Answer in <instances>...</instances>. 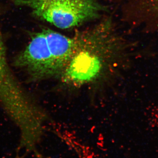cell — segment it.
I'll return each instance as SVG.
<instances>
[{
	"label": "cell",
	"instance_id": "1",
	"mask_svg": "<svg viewBox=\"0 0 158 158\" xmlns=\"http://www.w3.org/2000/svg\"><path fill=\"white\" fill-rule=\"evenodd\" d=\"M73 37L74 52L62 75L66 82L78 85L91 81L121 52L123 40L113 20L106 18Z\"/></svg>",
	"mask_w": 158,
	"mask_h": 158
},
{
	"label": "cell",
	"instance_id": "2",
	"mask_svg": "<svg viewBox=\"0 0 158 158\" xmlns=\"http://www.w3.org/2000/svg\"><path fill=\"white\" fill-rule=\"evenodd\" d=\"M73 36L68 37L51 29L36 33L18 57L19 68L36 80L61 76L75 50Z\"/></svg>",
	"mask_w": 158,
	"mask_h": 158
},
{
	"label": "cell",
	"instance_id": "3",
	"mask_svg": "<svg viewBox=\"0 0 158 158\" xmlns=\"http://www.w3.org/2000/svg\"><path fill=\"white\" fill-rule=\"evenodd\" d=\"M38 18L61 29L73 28L98 19L107 11L98 0H14Z\"/></svg>",
	"mask_w": 158,
	"mask_h": 158
},
{
	"label": "cell",
	"instance_id": "4",
	"mask_svg": "<svg viewBox=\"0 0 158 158\" xmlns=\"http://www.w3.org/2000/svg\"><path fill=\"white\" fill-rule=\"evenodd\" d=\"M21 91L6 62L5 49L0 37V99L4 104L14 102Z\"/></svg>",
	"mask_w": 158,
	"mask_h": 158
},
{
	"label": "cell",
	"instance_id": "5",
	"mask_svg": "<svg viewBox=\"0 0 158 158\" xmlns=\"http://www.w3.org/2000/svg\"><path fill=\"white\" fill-rule=\"evenodd\" d=\"M146 2L148 6H151L152 9H156L158 11V0H144V2Z\"/></svg>",
	"mask_w": 158,
	"mask_h": 158
}]
</instances>
